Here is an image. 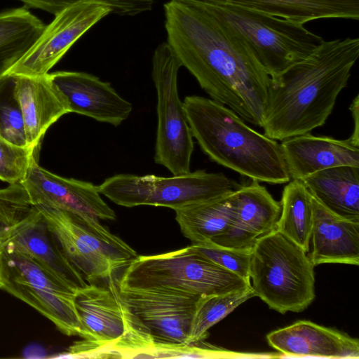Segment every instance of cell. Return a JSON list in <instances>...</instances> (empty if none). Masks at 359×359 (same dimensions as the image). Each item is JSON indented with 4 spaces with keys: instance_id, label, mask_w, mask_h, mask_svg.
Wrapping results in <instances>:
<instances>
[{
    "instance_id": "cell-1",
    "label": "cell",
    "mask_w": 359,
    "mask_h": 359,
    "mask_svg": "<svg viewBox=\"0 0 359 359\" xmlns=\"http://www.w3.org/2000/svg\"><path fill=\"white\" fill-rule=\"evenodd\" d=\"M167 43L201 88L243 120L262 127L271 77L254 50L198 0L164 4Z\"/></svg>"
},
{
    "instance_id": "cell-2",
    "label": "cell",
    "mask_w": 359,
    "mask_h": 359,
    "mask_svg": "<svg viewBox=\"0 0 359 359\" xmlns=\"http://www.w3.org/2000/svg\"><path fill=\"white\" fill-rule=\"evenodd\" d=\"M358 56V37L323 39L306 58L271 78L264 135L282 141L322 126Z\"/></svg>"
},
{
    "instance_id": "cell-3",
    "label": "cell",
    "mask_w": 359,
    "mask_h": 359,
    "mask_svg": "<svg viewBox=\"0 0 359 359\" xmlns=\"http://www.w3.org/2000/svg\"><path fill=\"white\" fill-rule=\"evenodd\" d=\"M182 102L193 137L212 161L258 182L276 184L290 180L276 140L212 99L189 95Z\"/></svg>"
},
{
    "instance_id": "cell-4",
    "label": "cell",
    "mask_w": 359,
    "mask_h": 359,
    "mask_svg": "<svg viewBox=\"0 0 359 359\" xmlns=\"http://www.w3.org/2000/svg\"><path fill=\"white\" fill-rule=\"evenodd\" d=\"M115 283L118 290L191 297L220 294L251 287L250 281L217 265L191 245L149 256L138 255Z\"/></svg>"
},
{
    "instance_id": "cell-5",
    "label": "cell",
    "mask_w": 359,
    "mask_h": 359,
    "mask_svg": "<svg viewBox=\"0 0 359 359\" xmlns=\"http://www.w3.org/2000/svg\"><path fill=\"white\" fill-rule=\"evenodd\" d=\"M314 267L306 252L274 229L251 249V286L271 309L302 312L316 297Z\"/></svg>"
},
{
    "instance_id": "cell-6",
    "label": "cell",
    "mask_w": 359,
    "mask_h": 359,
    "mask_svg": "<svg viewBox=\"0 0 359 359\" xmlns=\"http://www.w3.org/2000/svg\"><path fill=\"white\" fill-rule=\"evenodd\" d=\"M0 250L29 257L76 290L87 285L22 183L0 189Z\"/></svg>"
},
{
    "instance_id": "cell-7",
    "label": "cell",
    "mask_w": 359,
    "mask_h": 359,
    "mask_svg": "<svg viewBox=\"0 0 359 359\" xmlns=\"http://www.w3.org/2000/svg\"><path fill=\"white\" fill-rule=\"evenodd\" d=\"M201 2L222 25L250 45L271 79L306 58L323 40L304 25Z\"/></svg>"
},
{
    "instance_id": "cell-8",
    "label": "cell",
    "mask_w": 359,
    "mask_h": 359,
    "mask_svg": "<svg viewBox=\"0 0 359 359\" xmlns=\"http://www.w3.org/2000/svg\"><path fill=\"white\" fill-rule=\"evenodd\" d=\"M35 205L62 252L88 281L110 278L114 271L126 267L138 256L132 247L111 233L99 219Z\"/></svg>"
},
{
    "instance_id": "cell-9",
    "label": "cell",
    "mask_w": 359,
    "mask_h": 359,
    "mask_svg": "<svg viewBox=\"0 0 359 359\" xmlns=\"http://www.w3.org/2000/svg\"><path fill=\"white\" fill-rule=\"evenodd\" d=\"M240 185L222 172L205 170L171 177L118 174L98 186L113 203L132 208L161 206L174 210L226 195Z\"/></svg>"
},
{
    "instance_id": "cell-10",
    "label": "cell",
    "mask_w": 359,
    "mask_h": 359,
    "mask_svg": "<svg viewBox=\"0 0 359 359\" xmlns=\"http://www.w3.org/2000/svg\"><path fill=\"white\" fill-rule=\"evenodd\" d=\"M0 251V289L34 308L63 334L81 337L77 290L29 257Z\"/></svg>"
},
{
    "instance_id": "cell-11",
    "label": "cell",
    "mask_w": 359,
    "mask_h": 359,
    "mask_svg": "<svg viewBox=\"0 0 359 359\" xmlns=\"http://www.w3.org/2000/svg\"><path fill=\"white\" fill-rule=\"evenodd\" d=\"M181 67L167 42L158 46L153 55L151 71L157 95L154 161L174 175L191 172L194 149L193 135L178 93L177 76Z\"/></svg>"
},
{
    "instance_id": "cell-12",
    "label": "cell",
    "mask_w": 359,
    "mask_h": 359,
    "mask_svg": "<svg viewBox=\"0 0 359 359\" xmlns=\"http://www.w3.org/2000/svg\"><path fill=\"white\" fill-rule=\"evenodd\" d=\"M110 13L109 7L95 1H81L63 9L46 25L35 43L8 74H48L76 41Z\"/></svg>"
},
{
    "instance_id": "cell-13",
    "label": "cell",
    "mask_w": 359,
    "mask_h": 359,
    "mask_svg": "<svg viewBox=\"0 0 359 359\" xmlns=\"http://www.w3.org/2000/svg\"><path fill=\"white\" fill-rule=\"evenodd\" d=\"M34 204L61 209L84 217L114 220L115 212L101 197L98 186L66 178L41 167L34 156L21 182Z\"/></svg>"
},
{
    "instance_id": "cell-14",
    "label": "cell",
    "mask_w": 359,
    "mask_h": 359,
    "mask_svg": "<svg viewBox=\"0 0 359 359\" xmlns=\"http://www.w3.org/2000/svg\"><path fill=\"white\" fill-rule=\"evenodd\" d=\"M75 306L82 329L81 338L88 344L90 357L105 358L107 350L127 329L126 307L110 278L108 287L86 285L75 295Z\"/></svg>"
},
{
    "instance_id": "cell-15",
    "label": "cell",
    "mask_w": 359,
    "mask_h": 359,
    "mask_svg": "<svg viewBox=\"0 0 359 359\" xmlns=\"http://www.w3.org/2000/svg\"><path fill=\"white\" fill-rule=\"evenodd\" d=\"M121 301L156 342L187 343L191 322L200 297L144 291L119 290Z\"/></svg>"
},
{
    "instance_id": "cell-16",
    "label": "cell",
    "mask_w": 359,
    "mask_h": 359,
    "mask_svg": "<svg viewBox=\"0 0 359 359\" xmlns=\"http://www.w3.org/2000/svg\"><path fill=\"white\" fill-rule=\"evenodd\" d=\"M49 77L65 100L69 113H76L114 126L126 120L133 104L109 82L81 72L60 71Z\"/></svg>"
},
{
    "instance_id": "cell-17",
    "label": "cell",
    "mask_w": 359,
    "mask_h": 359,
    "mask_svg": "<svg viewBox=\"0 0 359 359\" xmlns=\"http://www.w3.org/2000/svg\"><path fill=\"white\" fill-rule=\"evenodd\" d=\"M233 216L228 232L212 242L231 248L251 249L255 241L276 228L281 212L276 201L257 180L231 193Z\"/></svg>"
},
{
    "instance_id": "cell-18",
    "label": "cell",
    "mask_w": 359,
    "mask_h": 359,
    "mask_svg": "<svg viewBox=\"0 0 359 359\" xmlns=\"http://www.w3.org/2000/svg\"><path fill=\"white\" fill-rule=\"evenodd\" d=\"M281 358H359V341L335 329L299 320L266 335Z\"/></svg>"
},
{
    "instance_id": "cell-19",
    "label": "cell",
    "mask_w": 359,
    "mask_h": 359,
    "mask_svg": "<svg viewBox=\"0 0 359 359\" xmlns=\"http://www.w3.org/2000/svg\"><path fill=\"white\" fill-rule=\"evenodd\" d=\"M290 180H302L316 172L340 165L359 168V144L350 137L337 140L306 133L282 140Z\"/></svg>"
},
{
    "instance_id": "cell-20",
    "label": "cell",
    "mask_w": 359,
    "mask_h": 359,
    "mask_svg": "<svg viewBox=\"0 0 359 359\" xmlns=\"http://www.w3.org/2000/svg\"><path fill=\"white\" fill-rule=\"evenodd\" d=\"M313 222L309 251L316 266L325 263L359 265V220L341 217L311 194Z\"/></svg>"
},
{
    "instance_id": "cell-21",
    "label": "cell",
    "mask_w": 359,
    "mask_h": 359,
    "mask_svg": "<svg viewBox=\"0 0 359 359\" xmlns=\"http://www.w3.org/2000/svg\"><path fill=\"white\" fill-rule=\"evenodd\" d=\"M13 76L14 95L22 114L27 145L36 151L50 126L69 111L48 74Z\"/></svg>"
},
{
    "instance_id": "cell-22",
    "label": "cell",
    "mask_w": 359,
    "mask_h": 359,
    "mask_svg": "<svg viewBox=\"0 0 359 359\" xmlns=\"http://www.w3.org/2000/svg\"><path fill=\"white\" fill-rule=\"evenodd\" d=\"M304 25L327 18L359 19V0H198Z\"/></svg>"
},
{
    "instance_id": "cell-23",
    "label": "cell",
    "mask_w": 359,
    "mask_h": 359,
    "mask_svg": "<svg viewBox=\"0 0 359 359\" xmlns=\"http://www.w3.org/2000/svg\"><path fill=\"white\" fill-rule=\"evenodd\" d=\"M301 180L329 210L341 217L359 220V168L332 167Z\"/></svg>"
},
{
    "instance_id": "cell-24",
    "label": "cell",
    "mask_w": 359,
    "mask_h": 359,
    "mask_svg": "<svg viewBox=\"0 0 359 359\" xmlns=\"http://www.w3.org/2000/svg\"><path fill=\"white\" fill-rule=\"evenodd\" d=\"M232 192L175 210V219L183 235L192 243L213 242L224 236L233 216Z\"/></svg>"
},
{
    "instance_id": "cell-25",
    "label": "cell",
    "mask_w": 359,
    "mask_h": 359,
    "mask_svg": "<svg viewBox=\"0 0 359 359\" xmlns=\"http://www.w3.org/2000/svg\"><path fill=\"white\" fill-rule=\"evenodd\" d=\"M46 25L26 7L0 12V79L32 48Z\"/></svg>"
},
{
    "instance_id": "cell-26",
    "label": "cell",
    "mask_w": 359,
    "mask_h": 359,
    "mask_svg": "<svg viewBox=\"0 0 359 359\" xmlns=\"http://www.w3.org/2000/svg\"><path fill=\"white\" fill-rule=\"evenodd\" d=\"M281 212L276 228L278 231L309 251L313 215L311 194L300 180H290L285 186L280 201Z\"/></svg>"
},
{
    "instance_id": "cell-27",
    "label": "cell",
    "mask_w": 359,
    "mask_h": 359,
    "mask_svg": "<svg viewBox=\"0 0 359 359\" xmlns=\"http://www.w3.org/2000/svg\"><path fill=\"white\" fill-rule=\"evenodd\" d=\"M254 297L255 293L252 286L242 290L200 297L196 304L187 343L205 340L210 327Z\"/></svg>"
},
{
    "instance_id": "cell-28",
    "label": "cell",
    "mask_w": 359,
    "mask_h": 359,
    "mask_svg": "<svg viewBox=\"0 0 359 359\" xmlns=\"http://www.w3.org/2000/svg\"><path fill=\"white\" fill-rule=\"evenodd\" d=\"M0 136L20 147H28L23 117L14 95V76L0 79Z\"/></svg>"
},
{
    "instance_id": "cell-29",
    "label": "cell",
    "mask_w": 359,
    "mask_h": 359,
    "mask_svg": "<svg viewBox=\"0 0 359 359\" xmlns=\"http://www.w3.org/2000/svg\"><path fill=\"white\" fill-rule=\"evenodd\" d=\"M26 8L40 9L54 15L63 9L81 1H95L107 6L111 13L134 16L150 11L155 0H19Z\"/></svg>"
},
{
    "instance_id": "cell-30",
    "label": "cell",
    "mask_w": 359,
    "mask_h": 359,
    "mask_svg": "<svg viewBox=\"0 0 359 359\" xmlns=\"http://www.w3.org/2000/svg\"><path fill=\"white\" fill-rule=\"evenodd\" d=\"M197 252L217 265L250 281V264L251 249L227 248L212 242L192 243Z\"/></svg>"
},
{
    "instance_id": "cell-31",
    "label": "cell",
    "mask_w": 359,
    "mask_h": 359,
    "mask_svg": "<svg viewBox=\"0 0 359 359\" xmlns=\"http://www.w3.org/2000/svg\"><path fill=\"white\" fill-rule=\"evenodd\" d=\"M34 156L36 150L14 144L0 136V180L9 184L21 183Z\"/></svg>"
},
{
    "instance_id": "cell-32",
    "label": "cell",
    "mask_w": 359,
    "mask_h": 359,
    "mask_svg": "<svg viewBox=\"0 0 359 359\" xmlns=\"http://www.w3.org/2000/svg\"><path fill=\"white\" fill-rule=\"evenodd\" d=\"M359 96L358 95L353 99L349 109L351 111L354 122V128L350 138L356 144H359V123H358V106H359Z\"/></svg>"
},
{
    "instance_id": "cell-33",
    "label": "cell",
    "mask_w": 359,
    "mask_h": 359,
    "mask_svg": "<svg viewBox=\"0 0 359 359\" xmlns=\"http://www.w3.org/2000/svg\"><path fill=\"white\" fill-rule=\"evenodd\" d=\"M1 252V251H0Z\"/></svg>"
}]
</instances>
